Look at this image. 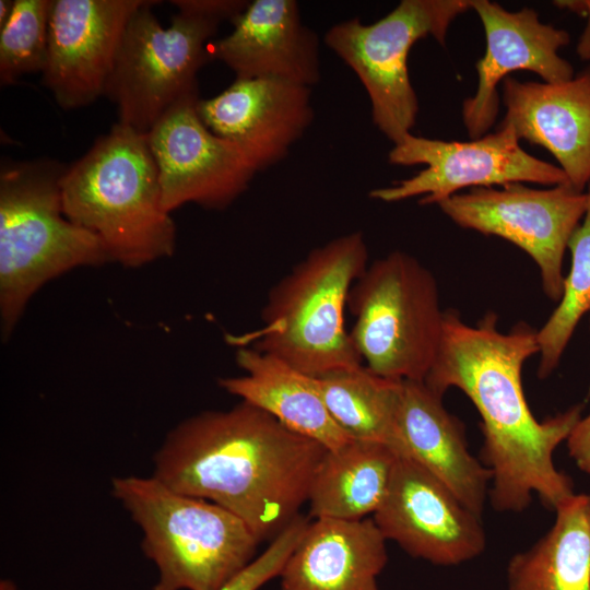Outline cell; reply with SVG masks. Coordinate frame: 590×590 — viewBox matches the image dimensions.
<instances>
[{
    "label": "cell",
    "instance_id": "obj_23",
    "mask_svg": "<svg viewBox=\"0 0 590 590\" xmlns=\"http://www.w3.org/2000/svg\"><path fill=\"white\" fill-rule=\"evenodd\" d=\"M551 529L507 564V590H590V494L555 510Z\"/></svg>",
    "mask_w": 590,
    "mask_h": 590
},
{
    "label": "cell",
    "instance_id": "obj_10",
    "mask_svg": "<svg viewBox=\"0 0 590 590\" xmlns=\"http://www.w3.org/2000/svg\"><path fill=\"white\" fill-rule=\"evenodd\" d=\"M388 161L394 165L426 167L413 177L369 192L370 198L384 202L420 197L422 205L438 204L464 188L503 187L514 182L569 185L560 167L526 152L507 125H499L494 133L467 142L409 133L393 145Z\"/></svg>",
    "mask_w": 590,
    "mask_h": 590
},
{
    "label": "cell",
    "instance_id": "obj_17",
    "mask_svg": "<svg viewBox=\"0 0 590 590\" xmlns=\"http://www.w3.org/2000/svg\"><path fill=\"white\" fill-rule=\"evenodd\" d=\"M233 31L209 46L210 57L238 79L273 78L311 87L320 80L319 39L295 0H255Z\"/></svg>",
    "mask_w": 590,
    "mask_h": 590
},
{
    "label": "cell",
    "instance_id": "obj_5",
    "mask_svg": "<svg viewBox=\"0 0 590 590\" xmlns=\"http://www.w3.org/2000/svg\"><path fill=\"white\" fill-rule=\"evenodd\" d=\"M367 266L361 232L314 248L270 290L262 327L231 337V343L253 347L314 377L362 365L344 311L351 287Z\"/></svg>",
    "mask_w": 590,
    "mask_h": 590
},
{
    "label": "cell",
    "instance_id": "obj_9",
    "mask_svg": "<svg viewBox=\"0 0 590 590\" xmlns=\"http://www.w3.org/2000/svg\"><path fill=\"white\" fill-rule=\"evenodd\" d=\"M469 9L472 0H402L373 24L354 17L324 34V44L365 87L373 121L393 145L411 133L418 113L408 68L411 48L427 36L444 46L450 24Z\"/></svg>",
    "mask_w": 590,
    "mask_h": 590
},
{
    "label": "cell",
    "instance_id": "obj_25",
    "mask_svg": "<svg viewBox=\"0 0 590 590\" xmlns=\"http://www.w3.org/2000/svg\"><path fill=\"white\" fill-rule=\"evenodd\" d=\"M586 193L583 221L568 241L571 266L565 276L563 295L547 321L538 330L540 378H546L558 366L576 327L590 310V185Z\"/></svg>",
    "mask_w": 590,
    "mask_h": 590
},
{
    "label": "cell",
    "instance_id": "obj_26",
    "mask_svg": "<svg viewBox=\"0 0 590 590\" xmlns=\"http://www.w3.org/2000/svg\"><path fill=\"white\" fill-rule=\"evenodd\" d=\"M52 0H14L0 28V83L8 86L23 75L43 72L48 48Z\"/></svg>",
    "mask_w": 590,
    "mask_h": 590
},
{
    "label": "cell",
    "instance_id": "obj_3",
    "mask_svg": "<svg viewBox=\"0 0 590 590\" xmlns=\"http://www.w3.org/2000/svg\"><path fill=\"white\" fill-rule=\"evenodd\" d=\"M60 186L64 215L97 237L110 262L137 269L173 256L176 225L146 134L113 125L68 165Z\"/></svg>",
    "mask_w": 590,
    "mask_h": 590
},
{
    "label": "cell",
    "instance_id": "obj_7",
    "mask_svg": "<svg viewBox=\"0 0 590 590\" xmlns=\"http://www.w3.org/2000/svg\"><path fill=\"white\" fill-rule=\"evenodd\" d=\"M351 339L365 366L391 380L424 381L436 357L444 315L435 276L396 250L367 266L351 287Z\"/></svg>",
    "mask_w": 590,
    "mask_h": 590
},
{
    "label": "cell",
    "instance_id": "obj_2",
    "mask_svg": "<svg viewBox=\"0 0 590 590\" xmlns=\"http://www.w3.org/2000/svg\"><path fill=\"white\" fill-rule=\"evenodd\" d=\"M327 450L241 401L174 427L154 455L153 476L227 509L262 542L300 515Z\"/></svg>",
    "mask_w": 590,
    "mask_h": 590
},
{
    "label": "cell",
    "instance_id": "obj_27",
    "mask_svg": "<svg viewBox=\"0 0 590 590\" xmlns=\"http://www.w3.org/2000/svg\"><path fill=\"white\" fill-rule=\"evenodd\" d=\"M309 522L299 515L269 546L255 557L241 571L223 585L219 590H259L271 579L279 577L286 559L299 542Z\"/></svg>",
    "mask_w": 590,
    "mask_h": 590
},
{
    "label": "cell",
    "instance_id": "obj_12",
    "mask_svg": "<svg viewBox=\"0 0 590 590\" xmlns=\"http://www.w3.org/2000/svg\"><path fill=\"white\" fill-rule=\"evenodd\" d=\"M199 99L176 104L146 133L168 213L187 203L224 210L258 173L239 148L205 127L197 113Z\"/></svg>",
    "mask_w": 590,
    "mask_h": 590
},
{
    "label": "cell",
    "instance_id": "obj_6",
    "mask_svg": "<svg viewBox=\"0 0 590 590\" xmlns=\"http://www.w3.org/2000/svg\"><path fill=\"white\" fill-rule=\"evenodd\" d=\"M111 493L142 531V551L157 569L153 590H219L255 558L256 535L214 503L153 475L115 477Z\"/></svg>",
    "mask_w": 590,
    "mask_h": 590
},
{
    "label": "cell",
    "instance_id": "obj_19",
    "mask_svg": "<svg viewBox=\"0 0 590 590\" xmlns=\"http://www.w3.org/2000/svg\"><path fill=\"white\" fill-rule=\"evenodd\" d=\"M394 451L440 480L482 516L492 474L468 449L463 426L424 381L402 380L396 414Z\"/></svg>",
    "mask_w": 590,
    "mask_h": 590
},
{
    "label": "cell",
    "instance_id": "obj_18",
    "mask_svg": "<svg viewBox=\"0 0 590 590\" xmlns=\"http://www.w3.org/2000/svg\"><path fill=\"white\" fill-rule=\"evenodd\" d=\"M506 114L500 125L519 140L545 148L571 188L590 185V68L560 83L503 81Z\"/></svg>",
    "mask_w": 590,
    "mask_h": 590
},
{
    "label": "cell",
    "instance_id": "obj_14",
    "mask_svg": "<svg viewBox=\"0 0 590 590\" xmlns=\"http://www.w3.org/2000/svg\"><path fill=\"white\" fill-rule=\"evenodd\" d=\"M146 0H52L43 84L64 110L105 94L125 28Z\"/></svg>",
    "mask_w": 590,
    "mask_h": 590
},
{
    "label": "cell",
    "instance_id": "obj_31",
    "mask_svg": "<svg viewBox=\"0 0 590 590\" xmlns=\"http://www.w3.org/2000/svg\"><path fill=\"white\" fill-rule=\"evenodd\" d=\"M14 5V0H1L0 1V28L9 20Z\"/></svg>",
    "mask_w": 590,
    "mask_h": 590
},
{
    "label": "cell",
    "instance_id": "obj_8",
    "mask_svg": "<svg viewBox=\"0 0 590 590\" xmlns=\"http://www.w3.org/2000/svg\"><path fill=\"white\" fill-rule=\"evenodd\" d=\"M146 0L130 17L105 94L118 122L146 134L176 104L198 95V73L211 58L221 21L178 11L164 27Z\"/></svg>",
    "mask_w": 590,
    "mask_h": 590
},
{
    "label": "cell",
    "instance_id": "obj_11",
    "mask_svg": "<svg viewBox=\"0 0 590 590\" xmlns=\"http://www.w3.org/2000/svg\"><path fill=\"white\" fill-rule=\"evenodd\" d=\"M457 225L502 237L538 264L542 288L554 302L564 292L563 259L587 209V193L569 185L535 189L514 182L473 188L437 204Z\"/></svg>",
    "mask_w": 590,
    "mask_h": 590
},
{
    "label": "cell",
    "instance_id": "obj_24",
    "mask_svg": "<svg viewBox=\"0 0 590 590\" xmlns=\"http://www.w3.org/2000/svg\"><path fill=\"white\" fill-rule=\"evenodd\" d=\"M315 378L328 411L350 437L382 442L394 450L402 380L381 377L363 364Z\"/></svg>",
    "mask_w": 590,
    "mask_h": 590
},
{
    "label": "cell",
    "instance_id": "obj_21",
    "mask_svg": "<svg viewBox=\"0 0 590 590\" xmlns=\"http://www.w3.org/2000/svg\"><path fill=\"white\" fill-rule=\"evenodd\" d=\"M236 363L244 375L221 378L219 385L226 392L328 450L339 449L353 439L331 416L314 376L250 346H238Z\"/></svg>",
    "mask_w": 590,
    "mask_h": 590
},
{
    "label": "cell",
    "instance_id": "obj_16",
    "mask_svg": "<svg viewBox=\"0 0 590 590\" xmlns=\"http://www.w3.org/2000/svg\"><path fill=\"white\" fill-rule=\"evenodd\" d=\"M197 113L259 172L285 158L311 125V87L273 78H236L216 96L199 99Z\"/></svg>",
    "mask_w": 590,
    "mask_h": 590
},
{
    "label": "cell",
    "instance_id": "obj_1",
    "mask_svg": "<svg viewBox=\"0 0 590 590\" xmlns=\"http://www.w3.org/2000/svg\"><path fill=\"white\" fill-rule=\"evenodd\" d=\"M497 321L487 312L471 327L456 311H445L438 351L424 382L442 397L452 387L461 390L480 413L482 457L492 474L488 497L495 510L521 512L533 495L555 510L575 492L553 453L581 418L582 405L538 421L521 380L524 362L539 353L538 330L519 322L503 333Z\"/></svg>",
    "mask_w": 590,
    "mask_h": 590
},
{
    "label": "cell",
    "instance_id": "obj_32",
    "mask_svg": "<svg viewBox=\"0 0 590 590\" xmlns=\"http://www.w3.org/2000/svg\"><path fill=\"white\" fill-rule=\"evenodd\" d=\"M0 590H16V586L10 579H2L0 581Z\"/></svg>",
    "mask_w": 590,
    "mask_h": 590
},
{
    "label": "cell",
    "instance_id": "obj_4",
    "mask_svg": "<svg viewBox=\"0 0 590 590\" xmlns=\"http://www.w3.org/2000/svg\"><path fill=\"white\" fill-rule=\"evenodd\" d=\"M68 165L52 158L0 165V328L7 341L32 297L48 282L110 262L96 236L62 210Z\"/></svg>",
    "mask_w": 590,
    "mask_h": 590
},
{
    "label": "cell",
    "instance_id": "obj_15",
    "mask_svg": "<svg viewBox=\"0 0 590 590\" xmlns=\"http://www.w3.org/2000/svg\"><path fill=\"white\" fill-rule=\"evenodd\" d=\"M472 9L484 27L485 54L475 64L477 87L462 103V121L471 140L482 138L494 126L499 110L500 82L518 70H528L545 83L575 76L571 63L558 54L570 42L568 32L540 21L536 11H508L488 0H472Z\"/></svg>",
    "mask_w": 590,
    "mask_h": 590
},
{
    "label": "cell",
    "instance_id": "obj_20",
    "mask_svg": "<svg viewBox=\"0 0 590 590\" xmlns=\"http://www.w3.org/2000/svg\"><path fill=\"white\" fill-rule=\"evenodd\" d=\"M386 542L373 518L309 520L279 575L281 590H379Z\"/></svg>",
    "mask_w": 590,
    "mask_h": 590
},
{
    "label": "cell",
    "instance_id": "obj_13",
    "mask_svg": "<svg viewBox=\"0 0 590 590\" xmlns=\"http://www.w3.org/2000/svg\"><path fill=\"white\" fill-rule=\"evenodd\" d=\"M387 541L414 558L457 566L483 553L481 517L415 461L399 457L387 495L371 517Z\"/></svg>",
    "mask_w": 590,
    "mask_h": 590
},
{
    "label": "cell",
    "instance_id": "obj_30",
    "mask_svg": "<svg viewBox=\"0 0 590 590\" xmlns=\"http://www.w3.org/2000/svg\"><path fill=\"white\" fill-rule=\"evenodd\" d=\"M579 13L587 15V24L579 37L576 52L581 60L590 61V0H579Z\"/></svg>",
    "mask_w": 590,
    "mask_h": 590
},
{
    "label": "cell",
    "instance_id": "obj_28",
    "mask_svg": "<svg viewBox=\"0 0 590 590\" xmlns=\"http://www.w3.org/2000/svg\"><path fill=\"white\" fill-rule=\"evenodd\" d=\"M245 0H172L178 11L201 14L221 22H232L248 5Z\"/></svg>",
    "mask_w": 590,
    "mask_h": 590
},
{
    "label": "cell",
    "instance_id": "obj_29",
    "mask_svg": "<svg viewBox=\"0 0 590 590\" xmlns=\"http://www.w3.org/2000/svg\"><path fill=\"white\" fill-rule=\"evenodd\" d=\"M566 445L576 465L590 477V413L577 422Z\"/></svg>",
    "mask_w": 590,
    "mask_h": 590
},
{
    "label": "cell",
    "instance_id": "obj_22",
    "mask_svg": "<svg viewBox=\"0 0 590 590\" xmlns=\"http://www.w3.org/2000/svg\"><path fill=\"white\" fill-rule=\"evenodd\" d=\"M400 456L388 445L352 439L327 450L312 476L309 517L361 520L381 506Z\"/></svg>",
    "mask_w": 590,
    "mask_h": 590
}]
</instances>
